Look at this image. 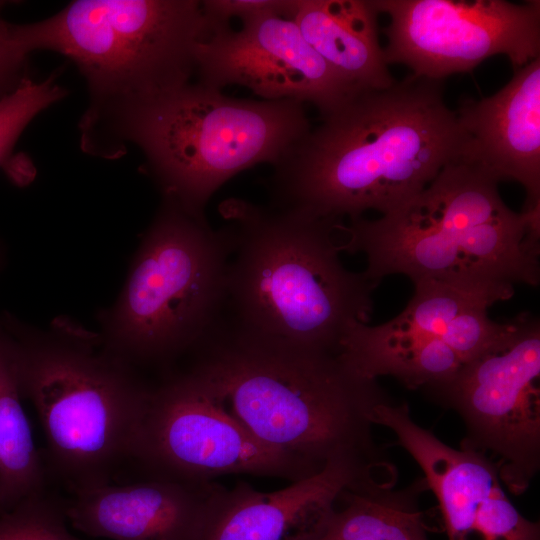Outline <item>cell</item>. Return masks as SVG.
Instances as JSON below:
<instances>
[{"label": "cell", "instance_id": "3957f363", "mask_svg": "<svg viewBox=\"0 0 540 540\" xmlns=\"http://www.w3.org/2000/svg\"><path fill=\"white\" fill-rule=\"evenodd\" d=\"M219 211L232 240L224 321L262 340L340 354L348 331L368 324L380 283L343 266V221L237 198Z\"/></svg>", "mask_w": 540, "mask_h": 540}, {"label": "cell", "instance_id": "4316f807", "mask_svg": "<svg viewBox=\"0 0 540 540\" xmlns=\"http://www.w3.org/2000/svg\"><path fill=\"white\" fill-rule=\"evenodd\" d=\"M1 514H2V512H1V509H0V515H1Z\"/></svg>", "mask_w": 540, "mask_h": 540}, {"label": "cell", "instance_id": "9a60e30c", "mask_svg": "<svg viewBox=\"0 0 540 540\" xmlns=\"http://www.w3.org/2000/svg\"><path fill=\"white\" fill-rule=\"evenodd\" d=\"M394 474L391 463L338 460L274 492H260L239 482L230 490L225 488L199 540H315L347 488Z\"/></svg>", "mask_w": 540, "mask_h": 540}, {"label": "cell", "instance_id": "e0dca14e", "mask_svg": "<svg viewBox=\"0 0 540 540\" xmlns=\"http://www.w3.org/2000/svg\"><path fill=\"white\" fill-rule=\"evenodd\" d=\"M456 111L467 135L463 158L498 183L519 182L522 211L540 213V57L495 94L463 100Z\"/></svg>", "mask_w": 540, "mask_h": 540}, {"label": "cell", "instance_id": "603a6c76", "mask_svg": "<svg viewBox=\"0 0 540 540\" xmlns=\"http://www.w3.org/2000/svg\"><path fill=\"white\" fill-rule=\"evenodd\" d=\"M202 9L214 26L227 25L233 17L245 20L260 14L293 17L295 0H202Z\"/></svg>", "mask_w": 540, "mask_h": 540}, {"label": "cell", "instance_id": "8992f818", "mask_svg": "<svg viewBox=\"0 0 540 540\" xmlns=\"http://www.w3.org/2000/svg\"><path fill=\"white\" fill-rule=\"evenodd\" d=\"M213 27L200 0H78L17 25L29 55L50 50L84 76L90 104L80 123L87 153L112 158L118 128L137 105L191 81Z\"/></svg>", "mask_w": 540, "mask_h": 540}, {"label": "cell", "instance_id": "ba28073f", "mask_svg": "<svg viewBox=\"0 0 540 540\" xmlns=\"http://www.w3.org/2000/svg\"><path fill=\"white\" fill-rule=\"evenodd\" d=\"M231 251L226 226L162 198L117 300L99 316L104 345L135 368L194 350L222 318Z\"/></svg>", "mask_w": 540, "mask_h": 540}, {"label": "cell", "instance_id": "7c38bea8", "mask_svg": "<svg viewBox=\"0 0 540 540\" xmlns=\"http://www.w3.org/2000/svg\"><path fill=\"white\" fill-rule=\"evenodd\" d=\"M389 23L386 63L443 80L498 54L514 71L540 57V2L506 0H372Z\"/></svg>", "mask_w": 540, "mask_h": 540}, {"label": "cell", "instance_id": "44dd1931", "mask_svg": "<svg viewBox=\"0 0 540 540\" xmlns=\"http://www.w3.org/2000/svg\"><path fill=\"white\" fill-rule=\"evenodd\" d=\"M65 500L43 492L0 515V540H82L67 528Z\"/></svg>", "mask_w": 540, "mask_h": 540}, {"label": "cell", "instance_id": "5b68a950", "mask_svg": "<svg viewBox=\"0 0 540 540\" xmlns=\"http://www.w3.org/2000/svg\"><path fill=\"white\" fill-rule=\"evenodd\" d=\"M16 358L23 399L39 418L44 464L70 494L111 484L131 462L151 388L98 332L68 317L45 329L1 319Z\"/></svg>", "mask_w": 540, "mask_h": 540}, {"label": "cell", "instance_id": "6da1fadb", "mask_svg": "<svg viewBox=\"0 0 540 540\" xmlns=\"http://www.w3.org/2000/svg\"><path fill=\"white\" fill-rule=\"evenodd\" d=\"M467 135L443 80L410 74L321 116L273 166L270 207L351 220L389 214L464 156Z\"/></svg>", "mask_w": 540, "mask_h": 540}, {"label": "cell", "instance_id": "d6986e66", "mask_svg": "<svg viewBox=\"0 0 540 540\" xmlns=\"http://www.w3.org/2000/svg\"><path fill=\"white\" fill-rule=\"evenodd\" d=\"M395 484L371 479L347 488L315 540H428L418 505L424 479L402 489Z\"/></svg>", "mask_w": 540, "mask_h": 540}, {"label": "cell", "instance_id": "d4e9b609", "mask_svg": "<svg viewBox=\"0 0 540 540\" xmlns=\"http://www.w3.org/2000/svg\"><path fill=\"white\" fill-rule=\"evenodd\" d=\"M4 5V2H0V7H2Z\"/></svg>", "mask_w": 540, "mask_h": 540}, {"label": "cell", "instance_id": "2e32d148", "mask_svg": "<svg viewBox=\"0 0 540 540\" xmlns=\"http://www.w3.org/2000/svg\"><path fill=\"white\" fill-rule=\"evenodd\" d=\"M225 487L215 483L146 477L70 494L68 522L110 540H199Z\"/></svg>", "mask_w": 540, "mask_h": 540}, {"label": "cell", "instance_id": "5bb4252c", "mask_svg": "<svg viewBox=\"0 0 540 540\" xmlns=\"http://www.w3.org/2000/svg\"><path fill=\"white\" fill-rule=\"evenodd\" d=\"M370 418L392 430L422 469L449 540H540L539 524L517 510L485 457L442 442L412 419L405 402L381 403Z\"/></svg>", "mask_w": 540, "mask_h": 540}, {"label": "cell", "instance_id": "484cf974", "mask_svg": "<svg viewBox=\"0 0 540 540\" xmlns=\"http://www.w3.org/2000/svg\"><path fill=\"white\" fill-rule=\"evenodd\" d=\"M0 263H1V252H0Z\"/></svg>", "mask_w": 540, "mask_h": 540}, {"label": "cell", "instance_id": "52a82bcc", "mask_svg": "<svg viewBox=\"0 0 540 540\" xmlns=\"http://www.w3.org/2000/svg\"><path fill=\"white\" fill-rule=\"evenodd\" d=\"M304 105L232 98L190 81L134 107L119 126L117 149L138 146L162 198L205 215L224 183L254 165L274 166L311 129Z\"/></svg>", "mask_w": 540, "mask_h": 540}, {"label": "cell", "instance_id": "7402d4cb", "mask_svg": "<svg viewBox=\"0 0 540 540\" xmlns=\"http://www.w3.org/2000/svg\"><path fill=\"white\" fill-rule=\"evenodd\" d=\"M66 95L55 76L35 81L29 76L0 100V167L9 163L14 146L30 121Z\"/></svg>", "mask_w": 540, "mask_h": 540}, {"label": "cell", "instance_id": "30bf717a", "mask_svg": "<svg viewBox=\"0 0 540 540\" xmlns=\"http://www.w3.org/2000/svg\"><path fill=\"white\" fill-rule=\"evenodd\" d=\"M131 462L146 477L186 482L225 474L304 479L317 470L254 437L190 369L151 388Z\"/></svg>", "mask_w": 540, "mask_h": 540}, {"label": "cell", "instance_id": "ac0fdd59", "mask_svg": "<svg viewBox=\"0 0 540 540\" xmlns=\"http://www.w3.org/2000/svg\"><path fill=\"white\" fill-rule=\"evenodd\" d=\"M372 0H295L293 20L305 41L352 88L381 90L396 80L378 36Z\"/></svg>", "mask_w": 540, "mask_h": 540}, {"label": "cell", "instance_id": "ffe728a7", "mask_svg": "<svg viewBox=\"0 0 540 540\" xmlns=\"http://www.w3.org/2000/svg\"><path fill=\"white\" fill-rule=\"evenodd\" d=\"M23 399L14 347L0 320V509H13L24 498L43 492L48 474L38 452Z\"/></svg>", "mask_w": 540, "mask_h": 540}, {"label": "cell", "instance_id": "7a4b0ae2", "mask_svg": "<svg viewBox=\"0 0 540 540\" xmlns=\"http://www.w3.org/2000/svg\"><path fill=\"white\" fill-rule=\"evenodd\" d=\"M193 351L189 369L262 443L317 471L338 460L388 462L370 416L392 399L340 354L255 338L224 320Z\"/></svg>", "mask_w": 540, "mask_h": 540}, {"label": "cell", "instance_id": "8fae6325", "mask_svg": "<svg viewBox=\"0 0 540 540\" xmlns=\"http://www.w3.org/2000/svg\"><path fill=\"white\" fill-rule=\"evenodd\" d=\"M404 310L376 326L358 323L347 333L340 354L359 374L392 376L410 389L437 382L442 372L433 359L441 344L466 364L497 341L508 323L489 319L488 308L512 297L513 288H469L433 280L414 282Z\"/></svg>", "mask_w": 540, "mask_h": 540}, {"label": "cell", "instance_id": "4fadbf2b", "mask_svg": "<svg viewBox=\"0 0 540 540\" xmlns=\"http://www.w3.org/2000/svg\"><path fill=\"white\" fill-rule=\"evenodd\" d=\"M236 31L217 27L196 51L197 82L250 89L263 100L310 103L324 116L360 92L305 41L293 17L260 14Z\"/></svg>", "mask_w": 540, "mask_h": 540}, {"label": "cell", "instance_id": "cb8c5ba5", "mask_svg": "<svg viewBox=\"0 0 540 540\" xmlns=\"http://www.w3.org/2000/svg\"><path fill=\"white\" fill-rule=\"evenodd\" d=\"M27 57L18 37L17 25L0 17V100L27 77Z\"/></svg>", "mask_w": 540, "mask_h": 540}, {"label": "cell", "instance_id": "9c48e42d", "mask_svg": "<svg viewBox=\"0 0 540 540\" xmlns=\"http://www.w3.org/2000/svg\"><path fill=\"white\" fill-rule=\"evenodd\" d=\"M540 326L520 316L449 381L426 391L461 417L460 448L496 468L506 490L524 493L540 468Z\"/></svg>", "mask_w": 540, "mask_h": 540}, {"label": "cell", "instance_id": "277c9868", "mask_svg": "<svg viewBox=\"0 0 540 540\" xmlns=\"http://www.w3.org/2000/svg\"><path fill=\"white\" fill-rule=\"evenodd\" d=\"M498 182L463 157L419 194L374 220L343 225L342 251L366 256L380 282L402 274L469 288L540 281V213L512 211Z\"/></svg>", "mask_w": 540, "mask_h": 540}]
</instances>
